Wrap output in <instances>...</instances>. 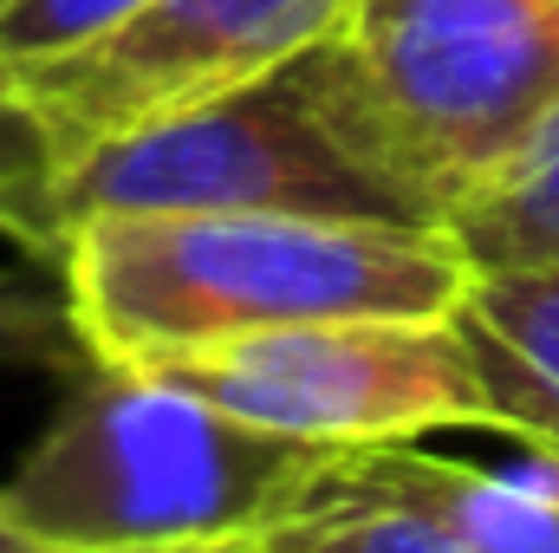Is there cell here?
I'll return each instance as SVG.
<instances>
[{
  "mask_svg": "<svg viewBox=\"0 0 559 553\" xmlns=\"http://www.w3.org/2000/svg\"><path fill=\"white\" fill-rule=\"evenodd\" d=\"M59 280L92 358L143 365L312 319H449L475 268L436 222L189 209L66 228Z\"/></svg>",
  "mask_w": 559,
  "mask_h": 553,
  "instance_id": "cell-1",
  "label": "cell"
},
{
  "mask_svg": "<svg viewBox=\"0 0 559 553\" xmlns=\"http://www.w3.org/2000/svg\"><path fill=\"white\" fill-rule=\"evenodd\" d=\"M338 449L215 411L138 365H85L0 508L46 553H163L267 534Z\"/></svg>",
  "mask_w": 559,
  "mask_h": 553,
  "instance_id": "cell-2",
  "label": "cell"
},
{
  "mask_svg": "<svg viewBox=\"0 0 559 553\" xmlns=\"http://www.w3.org/2000/svg\"><path fill=\"white\" fill-rule=\"evenodd\" d=\"M325 125L411 215L436 222L559 98V0H352L299 52Z\"/></svg>",
  "mask_w": 559,
  "mask_h": 553,
  "instance_id": "cell-3",
  "label": "cell"
},
{
  "mask_svg": "<svg viewBox=\"0 0 559 553\" xmlns=\"http://www.w3.org/2000/svg\"><path fill=\"white\" fill-rule=\"evenodd\" d=\"M189 209H293V215H391L411 222L325 125L299 59L209 105L98 143L46 176L52 261L66 228L92 215H189Z\"/></svg>",
  "mask_w": 559,
  "mask_h": 553,
  "instance_id": "cell-4",
  "label": "cell"
},
{
  "mask_svg": "<svg viewBox=\"0 0 559 553\" xmlns=\"http://www.w3.org/2000/svg\"><path fill=\"white\" fill-rule=\"evenodd\" d=\"M138 372L312 449L488 430L475 365L449 319H312L163 352Z\"/></svg>",
  "mask_w": 559,
  "mask_h": 553,
  "instance_id": "cell-5",
  "label": "cell"
},
{
  "mask_svg": "<svg viewBox=\"0 0 559 553\" xmlns=\"http://www.w3.org/2000/svg\"><path fill=\"white\" fill-rule=\"evenodd\" d=\"M352 0H143L98 39L0 72L52 150V169L98 143L267 79L345 26Z\"/></svg>",
  "mask_w": 559,
  "mask_h": 553,
  "instance_id": "cell-6",
  "label": "cell"
},
{
  "mask_svg": "<svg viewBox=\"0 0 559 553\" xmlns=\"http://www.w3.org/2000/svg\"><path fill=\"white\" fill-rule=\"evenodd\" d=\"M449 326L475 365L488 430L559 449V268L475 274Z\"/></svg>",
  "mask_w": 559,
  "mask_h": 553,
  "instance_id": "cell-7",
  "label": "cell"
},
{
  "mask_svg": "<svg viewBox=\"0 0 559 553\" xmlns=\"http://www.w3.org/2000/svg\"><path fill=\"white\" fill-rule=\"evenodd\" d=\"M352 462L449 521L468 553H559V449L514 443V462H455L417 443L352 449Z\"/></svg>",
  "mask_w": 559,
  "mask_h": 553,
  "instance_id": "cell-8",
  "label": "cell"
},
{
  "mask_svg": "<svg viewBox=\"0 0 559 553\" xmlns=\"http://www.w3.org/2000/svg\"><path fill=\"white\" fill-rule=\"evenodd\" d=\"M475 274L559 268V98L442 215Z\"/></svg>",
  "mask_w": 559,
  "mask_h": 553,
  "instance_id": "cell-9",
  "label": "cell"
},
{
  "mask_svg": "<svg viewBox=\"0 0 559 553\" xmlns=\"http://www.w3.org/2000/svg\"><path fill=\"white\" fill-rule=\"evenodd\" d=\"M267 553H468V541L338 449L306 502L267 528Z\"/></svg>",
  "mask_w": 559,
  "mask_h": 553,
  "instance_id": "cell-10",
  "label": "cell"
},
{
  "mask_svg": "<svg viewBox=\"0 0 559 553\" xmlns=\"http://www.w3.org/2000/svg\"><path fill=\"white\" fill-rule=\"evenodd\" d=\"M92 345L66 306V286L46 293L39 280L0 274V372H85Z\"/></svg>",
  "mask_w": 559,
  "mask_h": 553,
  "instance_id": "cell-11",
  "label": "cell"
},
{
  "mask_svg": "<svg viewBox=\"0 0 559 553\" xmlns=\"http://www.w3.org/2000/svg\"><path fill=\"white\" fill-rule=\"evenodd\" d=\"M46 176H52V150L33 131V118L0 98V235L39 261H52V235H46Z\"/></svg>",
  "mask_w": 559,
  "mask_h": 553,
  "instance_id": "cell-12",
  "label": "cell"
},
{
  "mask_svg": "<svg viewBox=\"0 0 559 553\" xmlns=\"http://www.w3.org/2000/svg\"><path fill=\"white\" fill-rule=\"evenodd\" d=\"M143 0H7L0 7V72H20L33 59L72 52L138 13Z\"/></svg>",
  "mask_w": 559,
  "mask_h": 553,
  "instance_id": "cell-13",
  "label": "cell"
},
{
  "mask_svg": "<svg viewBox=\"0 0 559 553\" xmlns=\"http://www.w3.org/2000/svg\"><path fill=\"white\" fill-rule=\"evenodd\" d=\"M169 553H267V534H235V541H202V548H169Z\"/></svg>",
  "mask_w": 559,
  "mask_h": 553,
  "instance_id": "cell-14",
  "label": "cell"
},
{
  "mask_svg": "<svg viewBox=\"0 0 559 553\" xmlns=\"http://www.w3.org/2000/svg\"><path fill=\"white\" fill-rule=\"evenodd\" d=\"M0 553H46V548H39V541H33V534L7 515V508H0Z\"/></svg>",
  "mask_w": 559,
  "mask_h": 553,
  "instance_id": "cell-15",
  "label": "cell"
},
{
  "mask_svg": "<svg viewBox=\"0 0 559 553\" xmlns=\"http://www.w3.org/2000/svg\"><path fill=\"white\" fill-rule=\"evenodd\" d=\"M0 7H7V0H0Z\"/></svg>",
  "mask_w": 559,
  "mask_h": 553,
  "instance_id": "cell-16",
  "label": "cell"
},
{
  "mask_svg": "<svg viewBox=\"0 0 559 553\" xmlns=\"http://www.w3.org/2000/svg\"><path fill=\"white\" fill-rule=\"evenodd\" d=\"M163 553H169V548H163Z\"/></svg>",
  "mask_w": 559,
  "mask_h": 553,
  "instance_id": "cell-17",
  "label": "cell"
}]
</instances>
